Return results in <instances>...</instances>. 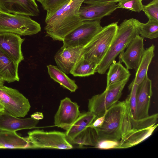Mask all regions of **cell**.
I'll list each match as a JSON object with an SVG mask.
<instances>
[{"label":"cell","instance_id":"29","mask_svg":"<svg viewBox=\"0 0 158 158\" xmlns=\"http://www.w3.org/2000/svg\"><path fill=\"white\" fill-rule=\"evenodd\" d=\"M72 0H44L42 4L46 11V15H49Z\"/></svg>","mask_w":158,"mask_h":158},{"label":"cell","instance_id":"12","mask_svg":"<svg viewBox=\"0 0 158 158\" xmlns=\"http://www.w3.org/2000/svg\"><path fill=\"white\" fill-rule=\"evenodd\" d=\"M83 47H62L54 56L58 67L66 74L70 73L82 55Z\"/></svg>","mask_w":158,"mask_h":158},{"label":"cell","instance_id":"2","mask_svg":"<svg viewBox=\"0 0 158 158\" xmlns=\"http://www.w3.org/2000/svg\"><path fill=\"white\" fill-rule=\"evenodd\" d=\"M134 19L124 20L119 26L115 36L107 53L98 64L97 72L104 74L116 57L127 48L137 35H139Z\"/></svg>","mask_w":158,"mask_h":158},{"label":"cell","instance_id":"5","mask_svg":"<svg viewBox=\"0 0 158 158\" xmlns=\"http://www.w3.org/2000/svg\"><path fill=\"white\" fill-rule=\"evenodd\" d=\"M40 24L30 16L13 14L0 10V33L20 36L32 35L41 31Z\"/></svg>","mask_w":158,"mask_h":158},{"label":"cell","instance_id":"21","mask_svg":"<svg viewBox=\"0 0 158 158\" xmlns=\"http://www.w3.org/2000/svg\"><path fill=\"white\" fill-rule=\"evenodd\" d=\"M97 118L93 113L88 111L81 114L65 133L68 140L70 142L90 125Z\"/></svg>","mask_w":158,"mask_h":158},{"label":"cell","instance_id":"28","mask_svg":"<svg viewBox=\"0 0 158 158\" xmlns=\"http://www.w3.org/2000/svg\"><path fill=\"white\" fill-rule=\"evenodd\" d=\"M138 85L133 81L128 86L130 94L125 100L126 105L132 118L136 119V93Z\"/></svg>","mask_w":158,"mask_h":158},{"label":"cell","instance_id":"31","mask_svg":"<svg viewBox=\"0 0 158 158\" xmlns=\"http://www.w3.org/2000/svg\"><path fill=\"white\" fill-rule=\"evenodd\" d=\"M142 10L148 20L158 22V0H153L146 5H143Z\"/></svg>","mask_w":158,"mask_h":158},{"label":"cell","instance_id":"36","mask_svg":"<svg viewBox=\"0 0 158 158\" xmlns=\"http://www.w3.org/2000/svg\"><path fill=\"white\" fill-rule=\"evenodd\" d=\"M5 81L3 77L0 75V86L4 85Z\"/></svg>","mask_w":158,"mask_h":158},{"label":"cell","instance_id":"17","mask_svg":"<svg viewBox=\"0 0 158 158\" xmlns=\"http://www.w3.org/2000/svg\"><path fill=\"white\" fill-rule=\"evenodd\" d=\"M39 120L33 118H19L5 110L0 113V130L12 131L36 127Z\"/></svg>","mask_w":158,"mask_h":158},{"label":"cell","instance_id":"25","mask_svg":"<svg viewBox=\"0 0 158 158\" xmlns=\"http://www.w3.org/2000/svg\"><path fill=\"white\" fill-rule=\"evenodd\" d=\"M98 65L82 56L76 63L70 73L74 77H85L97 72Z\"/></svg>","mask_w":158,"mask_h":158},{"label":"cell","instance_id":"34","mask_svg":"<svg viewBox=\"0 0 158 158\" xmlns=\"http://www.w3.org/2000/svg\"><path fill=\"white\" fill-rule=\"evenodd\" d=\"M105 117V114L103 116L96 118L89 127L96 128L100 127L102 125Z\"/></svg>","mask_w":158,"mask_h":158},{"label":"cell","instance_id":"8","mask_svg":"<svg viewBox=\"0 0 158 158\" xmlns=\"http://www.w3.org/2000/svg\"><path fill=\"white\" fill-rule=\"evenodd\" d=\"M28 135L27 137L34 148L69 149L73 148L64 132L36 130L29 132Z\"/></svg>","mask_w":158,"mask_h":158},{"label":"cell","instance_id":"19","mask_svg":"<svg viewBox=\"0 0 158 158\" xmlns=\"http://www.w3.org/2000/svg\"><path fill=\"white\" fill-rule=\"evenodd\" d=\"M0 148H34L27 137H23L16 131L0 130Z\"/></svg>","mask_w":158,"mask_h":158},{"label":"cell","instance_id":"13","mask_svg":"<svg viewBox=\"0 0 158 158\" xmlns=\"http://www.w3.org/2000/svg\"><path fill=\"white\" fill-rule=\"evenodd\" d=\"M152 94V81L148 75L138 85L136 93V119H144L149 116L148 111Z\"/></svg>","mask_w":158,"mask_h":158},{"label":"cell","instance_id":"6","mask_svg":"<svg viewBox=\"0 0 158 158\" xmlns=\"http://www.w3.org/2000/svg\"><path fill=\"white\" fill-rule=\"evenodd\" d=\"M128 80L112 84L101 94L92 96L89 100L88 111L95 114L97 118L104 115L109 108L118 102Z\"/></svg>","mask_w":158,"mask_h":158},{"label":"cell","instance_id":"9","mask_svg":"<svg viewBox=\"0 0 158 158\" xmlns=\"http://www.w3.org/2000/svg\"><path fill=\"white\" fill-rule=\"evenodd\" d=\"M101 22V20L82 22L64 37L62 47H84L102 29Z\"/></svg>","mask_w":158,"mask_h":158},{"label":"cell","instance_id":"3","mask_svg":"<svg viewBox=\"0 0 158 158\" xmlns=\"http://www.w3.org/2000/svg\"><path fill=\"white\" fill-rule=\"evenodd\" d=\"M125 108L124 101L117 102L106 111L102 125L100 127L94 128L98 141L109 140L119 141L121 140Z\"/></svg>","mask_w":158,"mask_h":158},{"label":"cell","instance_id":"11","mask_svg":"<svg viewBox=\"0 0 158 158\" xmlns=\"http://www.w3.org/2000/svg\"><path fill=\"white\" fill-rule=\"evenodd\" d=\"M143 38L137 35L130 43L125 52L123 51L119 56V60L124 63L128 69L136 70L140 62L145 49Z\"/></svg>","mask_w":158,"mask_h":158},{"label":"cell","instance_id":"23","mask_svg":"<svg viewBox=\"0 0 158 158\" xmlns=\"http://www.w3.org/2000/svg\"><path fill=\"white\" fill-rule=\"evenodd\" d=\"M107 73L106 88L111 85L129 79L131 74L128 69L124 67L121 62L115 61L110 66Z\"/></svg>","mask_w":158,"mask_h":158},{"label":"cell","instance_id":"26","mask_svg":"<svg viewBox=\"0 0 158 158\" xmlns=\"http://www.w3.org/2000/svg\"><path fill=\"white\" fill-rule=\"evenodd\" d=\"M98 140L94 129L88 127L75 137L70 142L78 145L80 147L88 145L96 148Z\"/></svg>","mask_w":158,"mask_h":158},{"label":"cell","instance_id":"35","mask_svg":"<svg viewBox=\"0 0 158 158\" xmlns=\"http://www.w3.org/2000/svg\"><path fill=\"white\" fill-rule=\"evenodd\" d=\"M31 117L35 119L39 120L44 118V115L42 113L37 112L32 114Z\"/></svg>","mask_w":158,"mask_h":158},{"label":"cell","instance_id":"22","mask_svg":"<svg viewBox=\"0 0 158 158\" xmlns=\"http://www.w3.org/2000/svg\"><path fill=\"white\" fill-rule=\"evenodd\" d=\"M48 74L51 78L72 92H75L78 87L75 81L69 78L57 66L49 64L47 66Z\"/></svg>","mask_w":158,"mask_h":158},{"label":"cell","instance_id":"10","mask_svg":"<svg viewBox=\"0 0 158 158\" xmlns=\"http://www.w3.org/2000/svg\"><path fill=\"white\" fill-rule=\"evenodd\" d=\"M79 107L68 97L62 100L54 116L55 125L67 130L80 115Z\"/></svg>","mask_w":158,"mask_h":158},{"label":"cell","instance_id":"32","mask_svg":"<svg viewBox=\"0 0 158 158\" xmlns=\"http://www.w3.org/2000/svg\"><path fill=\"white\" fill-rule=\"evenodd\" d=\"M119 141L104 140L98 141L95 148L102 149H119Z\"/></svg>","mask_w":158,"mask_h":158},{"label":"cell","instance_id":"30","mask_svg":"<svg viewBox=\"0 0 158 158\" xmlns=\"http://www.w3.org/2000/svg\"><path fill=\"white\" fill-rule=\"evenodd\" d=\"M118 2L117 9L123 8L135 12L142 10L143 6L142 0H122Z\"/></svg>","mask_w":158,"mask_h":158},{"label":"cell","instance_id":"27","mask_svg":"<svg viewBox=\"0 0 158 158\" xmlns=\"http://www.w3.org/2000/svg\"><path fill=\"white\" fill-rule=\"evenodd\" d=\"M139 35L143 38L150 39L157 38L158 37V22L149 20L145 23L140 22L135 19Z\"/></svg>","mask_w":158,"mask_h":158},{"label":"cell","instance_id":"38","mask_svg":"<svg viewBox=\"0 0 158 158\" xmlns=\"http://www.w3.org/2000/svg\"><path fill=\"white\" fill-rule=\"evenodd\" d=\"M36 0L38 2H39L40 3H41L42 4L44 0Z\"/></svg>","mask_w":158,"mask_h":158},{"label":"cell","instance_id":"1","mask_svg":"<svg viewBox=\"0 0 158 158\" xmlns=\"http://www.w3.org/2000/svg\"><path fill=\"white\" fill-rule=\"evenodd\" d=\"M84 0H72L52 14L46 16V36L54 40L63 41L69 33L82 22L79 14Z\"/></svg>","mask_w":158,"mask_h":158},{"label":"cell","instance_id":"14","mask_svg":"<svg viewBox=\"0 0 158 158\" xmlns=\"http://www.w3.org/2000/svg\"><path fill=\"white\" fill-rule=\"evenodd\" d=\"M0 10L31 16H37L40 13L35 0H0Z\"/></svg>","mask_w":158,"mask_h":158},{"label":"cell","instance_id":"37","mask_svg":"<svg viewBox=\"0 0 158 158\" xmlns=\"http://www.w3.org/2000/svg\"><path fill=\"white\" fill-rule=\"evenodd\" d=\"M4 110H5L3 106L0 103V113Z\"/></svg>","mask_w":158,"mask_h":158},{"label":"cell","instance_id":"24","mask_svg":"<svg viewBox=\"0 0 158 158\" xmlns=\"http://www.w3.org/2000/svg\"><path fill=\"white\" fill-rule=\"evenodd\" d=\"M155 46L153 44L145 49L139 66L137 69L135 77L132 81L139 85L148 75L149 65L154 56Z\"/></svg>","mask_w":158,"mask_h":158},{"label":"cell","instance_id":"4","mask_svg":"<svg viewBox=\"0 0 158 158\" xmlns=\"http://www.w3.org/2000/svg\"><path fill=\"white\" fill-rule=\"evenodd\" d=\"M118 23H113L103 27L83 48L82 56L84 58L98 65L115 36L118 29Z\"/></svg>","mask_w":158,"mask_h":158},{"label":"cell","instance_id":"18","mask_svg":"<svg viewBox=\"0 0 158 158\" xmlns=\"http://www.w3.org/2000/svg\"><path fill=\"white\" fill-rule=\"evenodd\" d=\"M157 126V124L143 128L131 130L119 141V149L130 148L141 143L152 135Z\"/></svg>","mask_w":158,"mask_h":158},{"label":"cell","instance_id":"20","mask_svg":"<svg viewBox=\"0 0 158 158\" xmlns=\"http://www.w3.org/2000/svg\"><path fill=\"white\" fill-rule=\"evenodd\" d=\"M19 65L0 48V75L5 81H19Z\"/></svg>","mask_w":158,"mask_h":158},{"label":"cell","instance_id":"15","mask_svg":"<svg viewBox=\"0 0 158 158\" xmlns=\"http://www.w3.org/2000/svg\"><path fill=\"white\" fill-rule=\"evenodd\" d=\"M24 40L16 34L0 33V48L19 64L24 60L21 46Z\"/></svg>","mask_w":158,"mask_h":158},{"label":"cell","instance_id":"16","mask_svg":"<svg viewBox=\"0 0 158 158\" xmlns=\"http://www.w3.org/2000/svg\"><path fill=\"white\" fill-rule=\"evenodd\" d=\"M115 3H96L81 5L79 14L81 21L101 20L105 16L110 15L116 9Z\"/></svg>","mask_w":158,"mask_h":158},{"label":"cell","instance_id":"33","mask_svg":"<svg viewBox=\"0 0 158 158\" xmlns=\"http://www.w3.org/2000/svg\"><path fill=\"white\" fill-rule=\"evenodd\" d=\"M122 0H84L83 3L86 4L96 3H117Z\"/></svg>","mask_w":158,"mask_h":158},{"label":"cell","instance_id":"7","mask_svg":"<svg viewBox=\"0 0 158 158\" xmlns=\"http://www.w3.org/2000/svg\"><path fill=\"white\" fill-rule=\"evenodd\" d=\"M0 103L6 111L19 118L26 116L31 107L28 99L18 90L4 85L0 86Z\"/></svg>","mask_w":158,"mask_h":158}]
</instances>
